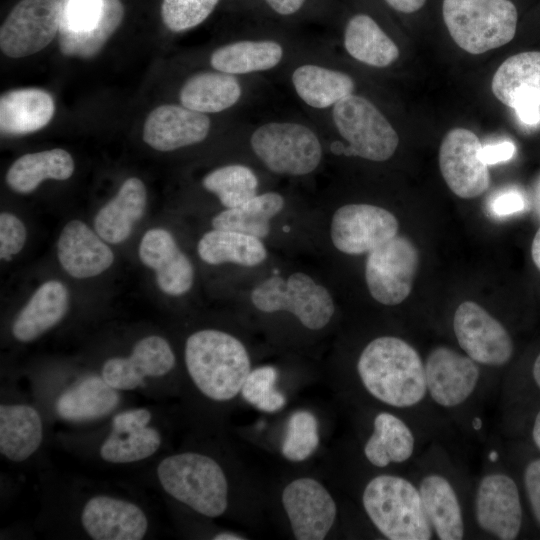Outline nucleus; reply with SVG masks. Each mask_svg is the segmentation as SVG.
I'll return each instance as SVG.
<instances>
[{
	"mask_svg": "<svg viewBox=\"0 0 540 540\" xmlns=\"http://www.w3.org/2000/svg\"><path fill=\"white\" fill-rule=\"evenodd\" d=\"M356 372L372 399L404 415L430 441L449 423L430 402L424 358L407 340L393 335L372 339L358 356Z\"/></svg>",
	"mask_w": 540,
	"mask_h": 540,
	"instance_id": "f257e3e1",
	"label": "nucleus"
},
{
	"mask_svg": "<svg viewBox=\"0 0 540 540\" xmlns=\"http://www.w3.org/2000/svg\"><path fill=\"white\" fill-rule=\"evenodd\" d=\"M233 133L261 166L279 176L299 178L315 173L328 150L322 130L307 115L244 121Z\"/></svg>",
	"mask_w": 540,
	"mask_h": 540,
	"instance_id": "f03ea898",
	"label": "nucleus"
},
{
	"mask_svg": "<svg viewBox=\"0 0 540 540\" xmlns=\"http://www.w3.org/2000/svg\"><path fill=\"white\" fill-rule=\"evenodd\" d=\"M244 29L212 48L209 68L241 77L281 81L295 57L311 40L298 29L251 18Z\"/></svg>",
	"mask_w": 540,
	"mask_h": 540,
	"instance_id": "7ed1b4c3",
	"label": "nucleus"
},
{
	"mask_svg": "<svg viewBox=\"0 0 540 540\" xmlns=\"http://www.w3.org/2000/svg\"><path fill=\"white\" fill-rule=\"evenodd\" d=\"M438 439L413 462L412 479L420 492L435 539L471 537L470 504L473 483L455 465Z\"/></svg>",
	"mask_w": 540,
	"mask_h": 540,
	"instance_id": "20e7f679",
	"label": "nucleus"
},
{
	"mask_svg": "<svg viewBox=\"0 0 540 540\" xmlns=\"http://www.w3.org/2000/svg\"><path fill=\"white\" fill-rule=\"evenodd\" d=\"M309 118L322 130L328 149L338 156L381 163L391 159L399 146V135L391 121L372 99L361 93Z\"/></svg>",
	"mask_w": 540,
	"mask_h": 540,
	"instance_id": "39448f33",
	"label": "nucleus"
},
{
	"mask_svg": "<svg viewBox=\"0 0 540 540\" xmlns=\"http://www.w3.org/2000/svg\"><path fill=\"white\" fill-rule=\"evenodd\" d=\"M483 366L461 349L437 345L424 357L426 389L430 402L449 423L468 428L477 417V405L487 392Z\"/></svg>",
	"mask_w": 540,
	"mask_h": 540,
	"instance_id": "423d86ee",
	"label": "nucleus"
},
{
	"mask_svg": "<svg viewBox=\"0 0 540 540\" xmlns=\"http://www.w3.org/2000/svg\"><path fill=\"white\" fill-rule=\"evenodd\" d=\"M187 371L199 391L222 402L241 392L251 371L246 347L233 335L215 329L191 334L185 344Z\"/></svg>",
	"mask_w": 540,
	"mask_h": 540,
	"instance_id": "0eeeda50",
	"label": "nucleus"
},
{
	"mask_svg": "<svg viewBox=\"0 0 540 540\" xmlns=\"http://www.w3.org/2000/svg\"><path fill=\"white\" fill-rule=\"evenodd\" d=\"M362 507L376 530L389 540H432V526L412 477L380 473L361 494Z\"/></svg>",
	"mask_w": 540,
	"mask_h": 540,
	"instance_id": "6e6552de",
	"label": "nucleus"
},
{
	"mask_svg": "<svg viewBox=\"0 0 540 540\" xmlns=\"http://www.w3.org/2000/svg\"><path fill=\"white\" fill-rule=\"evenodd\" d=\"M281 82L308 117L321 115L344 98L360 93L355 75L322 40H311L291 62Z\"/></svg>",
	"mask_w": 540,
	"mask_h": 540,
	"instance_id": "1a4fd4ad",
	"label": "nucleus"
},
{
	"mask_svg": "<svg viewBox=\"0 0 540 540\" xmlns=\"http://www.w3.org/2000/svg\"><path fill=\"white\" fill-rule=\"evenodd\" d=\"M473 483L470 504L471 537L517 539L523 529L524 506L519 482L499 464L496 449L489 453Z\"/></svg>",
	"mask_w": 540,
	"mask_h": 540,
	"instance_id": "9d476101",
	"label": "nucleus"
},
{
	"mask_svg": "<svg viewBox=\"0 0 540 540\" xmlns=\"http://www.w3.org/2000/svg\"><path fill=\"white\" fill-rule=\"evenodd\" d=\"M162 488L177 501L209 517L221 516L228 505V483L211 457L184 452L164 458L157 467Z\"/></svg>",
	"mask_w": 540,
	"mask_h": 540,
	"instance_id": "9b49d317",
	"label": "nucleus"
},
{
	"mask_svg": "<svg viewBox=\"0 0 540 540\" xmlns=\"http://www.w3.org/2000/svg\"><path fill=\"white\" fill-rule=\"evenodd\" d=\"M442 15L453 41L474 55L509 43L518 22L510 0H443Z\"/></svg>",
	"mask_w": 540,
	"mask_h": 540,
	"instance_id": "f8f14e48",
	"label": "nucleus"
},
{
	"mask_svg": "<svg viewBox=\"0 0 540 540\" xmlns=\"http://www.w3.org/2000/svg\"><path fill=\"white\" fill-rule=\"evenodd\" d=\"M251 301L265 313L287 311L310 330L327 326L335 311L329 291L303 272L265 279L252 290Z\"/></svg>",
	"mask_w": 540,
	"mask_h": 540,
	"instance_id": "ddd939ff",
	"label": "nucleus"
},
{
	"mask_svg": "<svg viewBox=\"0 0 540 540\" xmlns=\"http://www.w3.org/2000/svg\"><path fill=\"white\" fill-rule=\"evenodd\" d=\"M270 82L215 69L188 75L178 92L179 104L207 115L248 109L260 101Z\"/></svg>",
	"mask_w": 540,
	"mask_h": 540,
	"instance_id": "4468645a",
	"label": "nucleus"
},
{
	"mask_svg": "<svg viewBox=\"0 0 540 540\" xmlns=\"http://www.w3.org/2000/svg\"><path fill=\"white\" fill-rule=\"evenodd\" d=\"M419 263L417 248L410 239L396 235L368 253L365 281L369 293L380 304L394 306L410 294Z\"/></svg>",
	"mask_w": 540,
	"mask_h": 540,
	"instance_id": "2eb2a0df",
	"label": "nucleus"
},
{
	"mask_svg": "<svg viewBox=\"0 0 540 540\" xmlns=\"http://www.w3.org/2000/svg\"><path fill=\"white\" fill-rule=\"evenodd\" d=\"M459 348L487 368H501L514 355V343L507 328L474 301H464L455 310L452 322Z\"/></svg>",
	"mask_w": 540,
	"mask_h": 540,
	"instance_id": "dca6fc26",
	"label": "nucleus"
},
{
	"mask_svg": "<svg viewBox=\"0 0 540 540\" xmlns=\"http://www.w3.org/2000/svg\"><path fill=\"white\" fill-rule=\"evenodd\" d=\"M323 26L335 29L338 45L352 61L372 69H386L400 57V49L378 19L356 10L340 16L329 13Z\"/></svg>",
	"mask_w": 540,
	"mask_h": 540,
	"instance_id": "f3484780",
	"label": "nucleus"
},
{
	"mask_svg": "<svg viewBox=\"0 0 540 540\" xmlns=\"http://www.w3.org/2000/svg\"><path fill=\"white\" fill-rule=\"evenodd\" d=\"M63 7L58 0H21L0 28V49L10 58L35 54L60 30Z\"/></svg>",
	"mask_w": 540,
	"mask_h": 540,
	"instance_id": "a211bd4d",
	"label": "nucleus"
},
{
	"mask_svg": "<svg viewBox=\"0 0 540 540\" xmlns=\"http://www.w3.org/2000/svg\"><path fill=\"white\" fill-rule=\"evenodd\" d=\"M399 223L385 208L367 203L345 204L331 220L333 245L340 252L361 255L395 237Z\"/></svg>",
	"mask_w": 540,
	"mask_h": 540,
	"instance_id": "6ab92c4d",
	"label": "nucleus"
},
{
	"mask_svg": "<svg viewBox=\"0 0 540 540\" xmlns=\"http://www.w3.org/2000/svg\"><path fill=\"white\" fill-rule=\"evenodd\" d=\"M482 144L477 135L466 128L446 133L439 148V168L450 190L460 198L482 195L490 185V173L480 157Z\"/></svg>",
	"mask_w": 540,
	"mask_h": 540,
	"instance_id": "aec40b11",
	"label": "nucleus"
},
{
	"mask_svg": "<svg viewBox=\"0 0 540 540\" xmlns=\"http://www.w3.org/2000/svg\"><path fill=\"white\" fill-rule=\"evenodd\" d=\"M426 441L431 442L414 423L387 408L374 415L362 451L369 464L384 469L413 463Z\"/></svg>",
	"mask_w": 540,
	"mask_h": 540,
	"instance_id": "412c9836",
	"label": "nucleus"
},
{
	"mask_svg": "<svg viewBox=\"0 0 540 540\" xmlns=\"http://www.w3.org/2000/svg\"><path fill=\"white\" fill-rule=\"evenodd\" d=\"M282 505L293 535L298 540H322L332 529L337 506L319 481L302 477L291 481L282 492Z\"/></svg>",
	"mask_w": 540,
	"mask_h": 540,
	"instance_id": "4be33fe9",
	"label": "nucleus"
},
{
	"mask_svg": "<svg viewBox=\"0 0 540 540\" xmlns=\"http://www.w3.org/2000/svg\"><path fill=\"white\" fill-rule=\"evenodd\" d=\"M210 115L181 104H164L152 110L143 127V140L152 148L169 152L198 145L212 133Z\"/></svg>",
	"mask_w": 540,
	"mask_h": 540,
	"instance_id": "5701e85b",
	"label": "nucleus"
},
{
	"mask_svg": "<svg viewBox=\"0 0 540 540\" xmlns=\"http://www.w3.org/2000/svg\"><path fill=\"white\" fill-rule=\"evenodd\" d=\"M175 365V355L162 337L151 335L139 340L128 357L108 359L102 368V377L116 390H133L144 383L146 377H160Z\"/></svg>",
	"mask_w": 540,
	"mask_h": 540,
	"instance_id": "b1692460",
	"label": "nucleus"
},
{
	"mask_svg": "<svg viewBox=\"0 0 540 540\" xmlns=\"http://www.w3.org/2000/svg\"><path fill=\"white\" fill-rule=\"evenodd\" d=\"M85 532L95 540H140L148 529V520L136 504L99 495L89 499L81 513Z\"/></svg>",
	"mask_w": 540,
	"mask_h": 540,
	"instance_id": "393cba45",
	"label": "nucleus"
},
{
	"mask_svg": "<svg viewBox=\"0 0 540 540\" xmlns=\"http://www.w3.org/2000/svg\"><path fill=\"white\" fill-rule=\"evenodd\" d=\"M139 257L156 273L159 288L171 296L188 292L194 281L189 258L179 249L172 234L162 228L148 230L139 245Z\"/></svg>",
	"mask_w": 540,
	"mask_h": 540,
	"instance_id": "a878e982",
	"label": "nucleus"
},
{
	"mask_svg": "<svg viewBox=\"0 0 540 540\" xmlns=\"http://www.w3.org/2000/svg\"><path fill=\"white\" fill-rule=\"evenodd\" d=\"M145 408L123 411L112 420V430L102 443L100 456L110 463H131L152 456L161 445L159 432L148 426Z\"/></svg>",
	"mask_w": 540,
	"mask_h": 540,
	"instance_id": "bb28decb",
	"label": "nucleus"
},
{
	"mask_svg": "<svg viewBox=\"0 0 540 540\" xmlns=\"http://www.w3.org/2000/svg\"><path fill=\"white\" fill-rule=\"evenodd\" d=\"M57 255L64 270L75 278L96 276L114 261L110 247L80 220H72L63 228Z\"/></svg>",
	"mask_w": 540,
	"mask_h": 540,
	"instance_id": "cd10ccee",
	"label": "nucleus"
},
{
	"mask_svg": "<svg viewBox=\"0 0 540 540\" xmlns=\"http://www.w3.org/2000/svg\"><path fill=\"white\" fill-rule=\"evenodd\" d=\"M491 89L501 103L513 109L523 103L540 105V52L507 58L496 70Z\"/></svg>",
	"mask_w": 540,
	"mask_h": 540,
	"instance_id": "c85d7f7f",
	"label": "nucleus"
},
{
	"mask_svg": "<svg viewBox=\"0 0 540 540\" xmlns=\"http://www.w3.org/2000/svg\"><path fill=\"white\" fill-rule=\"evenodd\" d=\"M54 100L45 90L21 88L0 97V130L4 135H24L45 127L53 118Z\"/></svg>",
	"mask_w": 540,
	"mask_h": 540,
	"instance_id": "c756f323",
	"label": "nucleus"
},
{
	"mask_svg": "<svg viewBox=\"0 0 540 540\" xmlns=\"http://www.w3.org/2000/svg\"><path fill=\"white\" fill-rule=\"evenodd\" d=\"M146 202L147 192L143 182L135 177L128 178L116 196L97 213L94 219L96 233L112 244L126 240L134 224L142 218Z\"/></svg>",
	"mask_w": 540,
	"mask_h": 540,
	"instance_id": "7c9ffc66",
	"label": "nucleus"
},
{
	"mask_svg": "<svg viewBox=\"0 0 540 540\" xmlns=\"http://www.w3.org/2000/svg\"><path fill=\"white\" fill-rule=\"evenodd\" d=\"M69 307V294L63 283L50 280L42 284L12 325L13 336L32 341L62 320Z\"/></svg>",
	"mask_w": 540,
	"mask_h": 540,
	"instance_id": "2f4dec72",
	"label": "nucleus"
},
{
	"mask_svg": "<svg viewBox=\"0 0 540 540\" xmlns=\"http://www.w3.org/2000/svg\"><path fill=\"white\" fill-rule=\"evenodd\" d=\"M43 439L38 411L26 404L0 406V452L7 459L22 462L34 454Z\"/></svg>",
	"mask_w": 540,
	"mask_h": 540,
	"instance_id": "473e14b6",
	"label": "nucleus"
},
{
	"mask_svg": "<svg viewBox=\"0 0 540 540\" xmlns=\"http://www.w3.org/2000/svg\"><path fill=\"white\" fill-rule=\"evenodd\" d=\"M117 391L102 376L87 377L58 398L56 411L68 421L95 420L116 408L119 403Z\"/></svg>",
	"mask_w": 540,
	"mask_h": 540,
	"instance_id": "72a5a7b5",
	"label": "nucleus"
},
{
	"mask_svg": "<svg viewBox=\"0 0 540 540\" xmlns=\"http://www.w3.org/2000/svg\"><path fill=\"white\" fill-rule=\"evenodd\" d=\"M73 172L72 156L55 148L19 157L8 169L6 182L15 192L27 194L46 179L66 180Z\"/></svg>",
	"mask_w": 540,
	"mask_h": 540,
	"instance_id": "f704fd0d",
	"label": "nucleus"
},
{
	"mask_svg": "<svg viewBox=\"0 0 540 540\" xmlns=\"http://www.w3.org/2000/svg\"><path fill=\"white\" fill-rule=\"evenodd\" d=\"M197 251L200 258L211 265L234 263L255 267L267 258V250L260 238L215 228L202 236Z\"/></svg>",
	"mask_w": 540,
	"mask_h": 540,
	"instance_id": "c9c22d12",
	"label": "nucleus"
},
{
	"mask_svg": "<svg viewBox=\"0 0 540 540\" xmlns=\"http://www.w3.org/2000/svg\"><path fill=\"white\" fill-rule=\"evenodd\" d=\"M285 206V197L277 191L258 193L243 204L226 208L212 219L215 229L241 232L257 238L270 233V220Z\"/></svg>",
	"mask_w": 540,
	"mask_h": 540,
	"instance_id": "e433bc0d",
	"label": "nucleus"
},
{
	"mask_svg": "<svg viewBox=\"0 0 540 540\" xmlns=\"http://www.w3.org/2000/svg\"><path fill=\"white\" fill-rule=\"evenodd\" d=\"M124 7L120 0H102L100 16L95 24L83 30L60 26L59 48L63 55L92 58L120 26Z\"/></svg>",
	"mask_w": 540,
	"mask_h": 540,
	"instance_id": "4c0bfd02",
	"label": "nucleus"
},
{
	"mask_svg": "<svg viewBox=\"0 0 540 540\" xmlns=\"http://www.w3.org/2000/svg\"><path fill=\"white\" fill-rule=\"evenodd\" d=\"M203 188L214 194L225 208L237 207L259 193L260 177L245 162H232L208 172L201 181Z\"/></svg>",
	"mask_w": 540,
	"mask_h": 540,
	"instance_id": "58836bf2",
	"label": "nucleus"
},
{
	"mask_svg": "<svg viewBox=\"0 0 540 540\" xmlns=\"http://www.w3.org/2000/svg\"><path fill=\"white\" fill-rule=\"evenodd\" d=\"M332 0H256L251 19L299 29L304 24L323 25Z\"/></svg>",
	"mask_w": 540,
	"mask_h": 540,
	"instance_id": "ea45409f",
	"label": "nucleus"
},
{
	"mask_svg": "<svg viewBox=\"0 0 540 540\" xmlns=\"http://www.w3.org/2000/svg\"><path fill=\"white\" fill-rule=\"evenodd\" d=\"M318 421L307 410L295 411L289 418L282 443V455L289 461L301 462L318 448Z\"/></svg>",
	"mask_w": 540,
	"mask_h": 540,
	"instance_id": "a19ab883",
	"label": "nucleus"
},
{
	"mask_svg": "<svg viewBox=\"0 0 540 540\" xmlns=\"http://www.w3.org/2000/svg\"><path fill=\"white\" fill-rule=\"evenodd\" d=\"M278 371L273 366H261L250 371L242 389V397L264 412H277L286 405V397L276 388Z\"/></svg>",
	"mask_w": 540,
	"mask_h": 540,
	"instance_id": "79ce46f5",
	"label": "nucleus"
},
{
	"mask_svg": "<svg viewBox=\"0 0 540 540\" xmlns=\"http://www.w3.org/2000/svg\"><path fill=\"white\" fill-rule=\"evenodd\" d=\"M222 0H162L161 18L173 33H183L202 24Z\"/></svg>",
	"mask_w": 540,
	"mask_h": 540,
	"instance_id": "37998d69",
	"label": "nucleus"
},
{
	"mask_svg": "<svg viewBox=\"0 0 540 540\" xmlns=\"http://www.w3.org/2000/svg\"><path fill=\"white\" fill-rule=\"evenodd\" d=\"M26 228L13 214L4 212L0 215V257L10 260L20 252L26 241Z\"/></svg>",
	"mask_w": 540,
	"mask_h": 540,
	"instance_id": "c03bdc74",
	"label": "nucleus"
},
{
	"mask_svg": "<svg viewBox=\"0 0 540 540\" xmlns=\"http://www.w3.org/2000/svg\"><path fill=\"white\" fill-rule=\"evenodd\" d=\"M521 481L531 516L540 528V456L525 462Z\"/></svg>",
	"mask_w": 540,
	"mask_h": 540,
	"instance_id": "a18cd8bd",
	"label": "nucleus"
},
{
	"mask_svg": "<svg viewBox=\"0 0 540 540\" xmlns=\"http://www.w3.org/2000/svg\"><path fill=\"white\" fill-rule=\"evenodd\" d=\"M524 206V199L518 192L508 191L493 200L491 210L497 216H506L522 211Z\"/></svg>",
	"mask_w": 540,
	"mask_h": 540,
	"instance_id": "49530a36",
	"label": "nucleus"
},
{
	"mask_svg": "<svg viewBox=\"0 0 540 540\" xmlns=\"http://www.w3.org/2000/svg\"><path fill=\"white\" fill-rule=\"evenodd\" d=\"M514 152V144L509 141H504L497 144L482 146L480 157L486 165H494L511 159Z\"/></svg>",
	"mask_w": 540,
	"mask_h": 540,
	"instance_id": "de8ad7c7",
	"label": "nucleus"
},
{
	"mask_svg": "<svg viewBox=\"0 0 540 540\" xmlns=\"http://www.w3.org/2000/svg\"><path fill=\"white\" fill-rule=\"evenodd\" d=\"M519 120L531 127L540 124V105L536 103H523L514 108Z\"/></svg>",
	"mask_w": 540,
	"mask_h": 540,
	"instance_id": "09e8293b",
	"label": "nucleus"
},
{
	"mask_svg": "<svg viewBox=\"0 0 540 540\" xmlns=\"http://www.w3.org/2000/svg\"><path fill=\"white\" fill-rule=\"evenodd\" d=\"M386 6L391 8L392 10L403 13V14H411L413 12H416L420 10L426 0H382Z\"/></svg>",
	"mask_w": 540,
	"mask_h": 540,
	"instance_id": "8fccbe9b",
	"label": "nucleus"
},
{
	"mask_svg": "<svg viewBox=\"0 0 540 540\" xmlns=\"http://www.w3.org/2000/svg\"><path fill=\"white\" fill-rule=\"evenodd\" d=\"M530 435L533 445L540 453V409L533 417Z\"/></svg>",
	"mask_w": 540,
	"mask_h": 540,
	"instance_id": "3c124183",
	"label": "nucleus"
},
{
	"mask_svg": "<svg viewBox=\"0 0 540 540\" xmlns=\"http://www.w3.org/2000/svg\"><path fill=\"white\" fill-rule=\"evenodd\" d=\"M256 0H233V4L237 11L242 12L244 18L250 16L253 11Z\"/></svg>",
	"mask_w": 540,
	"mask_h": 540,
	"instance_id": "603ef678",
	"label": "nucleus"
},
{
	"mask_svg": "<svg viewBox=\"0 0 540 540\" xmlns=\"http://www.w3.org/2000/svg\"><path fill=\"white\" fill-rule=\"evenodd\" d=\"M531 256L534 264L540 270V228L536 232L532 241Z\"/></svg>",
	"mask_w": 540,
	"mask_h": 540,
	"instance_id": "864d4df0",
	"label": "nucleus"
},
{
	"mask_svg": "<svg viewBox=\"0 0 540 540\" xmlns=\"http://www.w3.org/2000/svg\"><path fill=\"white\" fill-rule=\"evenodd\" d=\"M531 375L535 387L540 392V353L535 357L531 369Z\"/></svg>",
	"mask_w": 540,
	"mask_h": 540,
	"instance_id": "5fc2aeb1",
	"label": "nucleus"
},
{
	"mask_svg": "<svg viewBox=\"0 0 540 540\" xmlns=\"http://www.w3.org/2000/svg\"><path fill=\"white\" fill-rule=\"evenodd\" d=\"M213 539L214 540H244L246 538L236 533L222 532V533L216 534Z\"/></svg>",
	"mask_w": 540,
	"mask_h": 540,
	"instance_id": "6e6d98bb",
	"label": "nucleus"
}]
</instances>
